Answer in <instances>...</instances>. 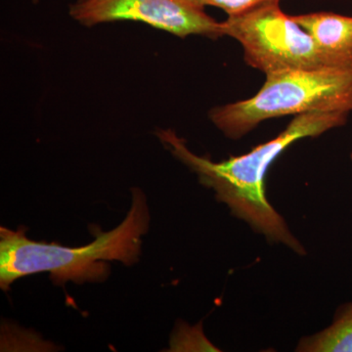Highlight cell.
<instances>
[{
	"instance_id": "6",
	"label": "cell",
	"mask_w": 352,
	"mask_h": 352,
	"mask_svg": "<svg viewBox=\"0 0 352 352\" xmlns=\"http://www.w3.org/2000/svg\"><path fill=\"white\" fill-rule=\"evenodd\" d=\"M324 53L340 66L352 67V17L331 12L291 16Z\"/></svg>"
},
{
	"instance_id": "9",
	"label": "cell",
	"mask_w": 352,
	"mask_h": 352,
	"mask_svg": "<svg viewBox=\"0 0 352 352\" xmlns=\"http://www.w3.org/2000/svg\"><path fill=\"white\" fill-rule=\"evenodd\" d=\"M34 1V3H38V0H32Z\"/></svg>"
},
{
	"instance_id": "3",
	"label": "cell",
	"mask_w": 352,
	"mask_h": 352,
	"mask_svg": "<svg viewBox=\"0 0 352 352\" xmlns=\"http://www.w3.org/2000/svg\"><path fill=\"white\" fill-rule=\"evenodd\" d=\"M265 76L263 87L252 98L210 110V120L226 138H242L273 118L352 112V67L288 69Z\"/></svg>"
},
{
	"instance_id": "1",
	"label": "cell",
	"mask_w": 352,
	"mask_h": 352,
	"mask_svg": "<svg viewBox=\"0 0 352 352\" xmlns=\"http://www.w3.org/2000/svg\"><path fill=\"white\" fill-rule=\"evenodd\" d=\"M347 117L349 113L344 112L300 113L272 140L256 146L247 154L219 163L190 151L184 139L171 129H159L157 136L176 159L196 173L201 185L214 190L217 200L226 204L234 217L270 242L283 244L305 256V248L266 197V175L271 164L293 143L344 126Z\"/></svg>"
},
{
	"instance_id": "4",
	"label": "cell",
	"mask_w": 352,
	"mask_h": 352,
	"mask_svg": "<svg viewBox=\"0 0 352 352\" xmlns=\"http://www.w3.org/2000/svg\"><path fill=\"white\" fill-rule=\"evenodd\" d=\"M221 24L224 36L242 45L245 63L265 75L288 69L342 67L281 10L279 0L228 16Z\"/></svg>"
},
{
	"instance_id": "8",
	"label": "cell",
	"mask_w": 352,
	"mask_h": 352,
	"mask_svg": "<svg viewBox=\"0 0 352 352\" xmlns=\"http://www.w3.org/2000/svg\"><path fill=\"white\" fill-rule=\"evenodd\" d=\"M191 1L203 8L206 6L217 7L226 11L227 15L234 16L247 12L254 7L265 2L273 1V0H191Z\"/></svg>"
},
{
	"instance_id": "10",
	"label": "cell",
	"mask_w": 352,
	"mask_h": 352,
	"mask_svg": "<svg viewBox=\"0 0 352 352\" xmlns=\"http://www.w3.org/2000/svg\"><path fill=\"white\" fill-rule=\"evenodd\" d=\"M351 161H352V152H351Z\"/></svg>"
},
{
	"instance_id": "5",
	"label": "cell",
	"mask_w": 352,
	"mask_h": 352,
	"mask_svg": "<svg viewBox=\"0 0 352 352\" xmlns=\"http://www.w3.org/2000/svg\"><path fill=\"white\" fill-rule=\"evenodd\" d=\"M69 15L87 28L133 21L182 38L201 36L217 39L224 36L221 23L191 0H78L69 6Z\"/></svg>"
},
{
	"instance_id": "2",
	"label": "cell",
	"mask_w": 352,
	"mask_h": 352,
	"mask_svg": "<svg viewBox=\"0 0 352 352\" xmlns=\"http://www.w3.org/2000/svg\"><path fill=\"white\" fill-rule=\"evenodd\" d=\"M150 226L145 194L133 189L131 210L113 230L97 228L95 239L82 247H65L55 243L36 242L25 236L24 229L0 228V287L7 291L17 279L48 272L53 283L82 284L107 279L110 266L117 261L131 265L140 256L142 236Z\"/></svg>"
},
{
	"instance_id": "7",
	"label": "cell",
	"mask_w": 352,
	"mask_h": 352,
	"mask_svg": "<svg viewBox=\"0 0 352 352\" xmlns=\"http://www.w3.org/2000/svg\"><path fill=\"white\" fill-rule=\"evenodd\" d=\"M300 352H352V302L338 308L330 326L302 338L296 346Z\"/></svg>"
}]
</instances>
